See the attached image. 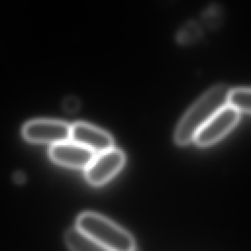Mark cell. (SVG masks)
Here are the masks:
<instances>
[{
	"label": "cell",
	"instance_id": "cell-1",
	"mask_svg": "<svg viewBox=\"0 0 251 251\" xmlns=\"http://www.w3.org/2000/svg\"><path fill=\"white\" fill-rule=\"evenodd\" d=\"M228 91L226 85L218 84L199 97L179 120L175 131L176 143L185 145L193 141L197 131L226 105Z\"/></svg>",
	"mask_w": 251,
	"mask_h": 251
},
{
	"label": "cell",
	"instance_id": "cell-2",
	"mask_svg": "<svg viewBox=\"0 0 251 251\" xmlns=\"http://www.w3.org/2000/svg\"><path fill=\"white\" fill-rule=\"evenodd\" d=\"M93 242L113 251H134L133 237L124 228L102 215L93 212L81 213L75 226Z\"/></svg>",
	"mask_w": 251,
	"mask_h": 251
},
{
	"label": "cell",
	"instance_id": "cell-3",
	"mask_svg": "<svg viewBox=\"0 0 251 251\" xmlns=\"http://www.w3.org/2000/svg\"><path fill=\"white\" fill-rule=\"evenodd\" d=\"M23 135L31 142L51 143L53 145L70 140L71 126L58 120H32L24 126Z\"/></svg>",
	"mask_w": 251,
	"mask_h": 251
},
{
	"label": "cell",
	"instance_id": "cell-4",
	"mask_svg": "<svg viewBox=\"0 0 251 251\" xmlns=\"http://www.w3.org/2000/svg\"><path fill=\"white\" fill-rule=\"evenodd\" d=\"M238 121L239 112L226 104L197 131L193 141L199 146L211 145L224 137Z\"/></svg>",
	"mask_w": 251,
	"mask_h": 251
},
{
	"label": "cell",
	"instance_id": "cell-5",
	"mask_svg": "<svg viewBox=\"0 0 251 251\" xmlns=\"http://www.w3.org/2000/svg\"><path fill=\"white\" fill-rule=\"evenodd\" d=\"M125 162V153L116 147L95 154L85 169V177L89 183L101 185L112 178L123 168Z\"/></svg>",
	"mask_w": 251,
	"mask_h": 251
},
{
	"label": "cell",
	"instance_id": "cell-6",
	"mask_svg": "<svg viewBox=\"0 0 251 251\" xmlns=\"http://www.w3.org/2000/svg\"><path fill=\"white\" fill-rule=\"evenodd\" d=\"M70 139L96 154L114 147V139L110 133L84 122L71 126Z\"/></svg>",
	"mask_w": 251,
	"mask_h": 251
},
{
	"label": "cell",
	"instance_id": "cell-7",
	"mask_svg": "<svg viewBox=\"0 0 251 251\" xmlns=\"http://www.w3.org/2000/svg\"><path fill=\"white\" fill-rule=\"evenodd\" d=\"M49 155L54 162L62 166L86 169L95 153L72 140H67L51 145Z\"/></svg>",
	"mask_w": 251,
	"mask_h": 251
},
{
	"label": "cell",
	"instance_id": "cell-8",
	"mask_svg": "<svg viewBox=\"0 0 251 251\" xmlns=\"http://www.w3.org/2000/svg\"><path fill=\"white\" fill-rule=\"evenodd\" d=\"M65 242L71 251H113L93 242L76 227L70 228L66 232Z\"/></svg>",
	"mask_w": 251,
	"mask_h": 251
},
{
	"label": "cell",
	"instance_id": "cell-9",
	"mask_svg": "<svg viewBox=\"0 0 251 251\" xmlns=\"http://www.w3.org/2000/svg\"><path fill=\"white\" fill-rule=\"evenodd\" d=\"M226 104L239 113H251V87H235L229 89Z\"/></svg>",
	"mask_w": 251,
	"mask_h": 251
}]
</instances>
